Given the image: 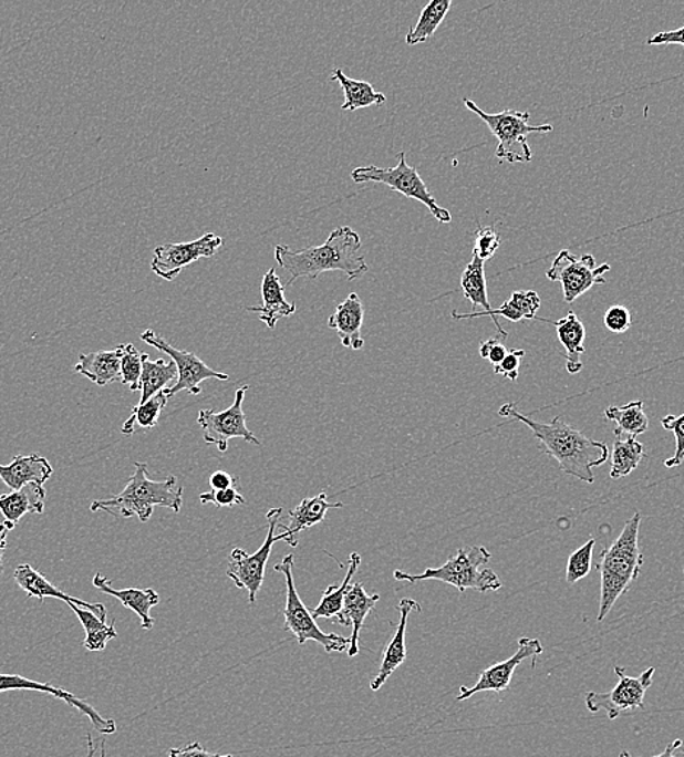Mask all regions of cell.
<instances>
[{
	"label": "cell",
	"instance_id": "cell-1",
	"mask_svg": "<svg viewBox=\"0 0 684 757\" xmlns=\"http://www.w3.org/2000/svg\"><path fill=\"white\" fill-rule=\"evenodd\" d=\"M498 414L502 418L526 424L540 442L543 454L557 460L562 473L582 483L593 484V469L609 459L610 452L604 442L587 437L584 433L571 427L561 415L555 417L551 423H539L519 413L516 404L502 405Z\"/></svg>",
	"mask_w": 684,
	"mask_h": 757
},
{
	"label": "cell",
	"instance_id": "cell-2",
	"mask_svg": "<svg viewBox=\"0 0 684 757\" xmlns=\"http://www.w3.org/2000/svg\"><path fill=\"white\" fill-rule=\"evenodd\" d=\"M276 261L289 272L288 286L307 277L315 280L327 271L344 272L346 279L355 280L366 274L369 266L362 252V238L350 226L332 230L327 242L294 251L288 245H277Z\"/></svg>",
	"mask_w": 684,
	"mask_h": 757
},
{
	"label": "cell",
	"instance_id": "cell-3",
	"mask_svg": "<svg viewBox=\"0 0 684 757\" xmlns=\"http://www.w3.org/2000/svg\"><path fill=\"white\" fill-rule=\"evenodd\" d=\"M184 500V488L178 486L177 477L166 478L165 481H154L149 477V469L143 462L134 464V474L128 479L126 488L108 500H95L91 511H105L113 516L131 519L136 516L142 523L149 521L155 507H166L179 514Z\"/></svg>",
	"mask_w": 684,
	"mask_h": 757
},
{
	"label": "cell",
	"instance_id": "cell-4",
	"mask_svg": "<svg viewBox=\"0 0 684 757\" xmlns=\"http://www.w3.org/2000/svg\"><path fill=\"white\" fill-rule=\"evenodd\" d=\"M640 528L641 514L636 511L626 521L621 537L600 553V562L595 567L602 575L599 622L604 621V618L616 604L618 599L630 590L633 581L641 574L644 556H642L640 548Z\"/></svg>",
	"mask_w": 684,
	"mask_h": 757
},
{
	"label": "cell",
	"instance_id": "cell-5",
	"mask_svg": "<svg viewBox=\"0 0 684 757\" xmlns=\"http://www.w3.org/2000/svg\"><path fill=\"white\" fill-rule=\"evenodd\" d=\"M491 552L484 547L460 548L455 556L438 568H425L422 574H408L396 570L394 577L397 581L415 584L419 581L436 580L450 584L453 588L465 593L474 589L479 593L497 592L502 588L500 577L491 568H483L491 561Z\"/></svg>",
	"mask_w": 684,
	"mask_h": 757
},
{
	"label": "cell",
	"instance_id": "cell-6",
	"mask_svg": "<svg viewBox=\"0 0 684 757\" xmlns=\"http://www.w3.org/2000/svg\"><path fill=\"white\" fill-rule=\"evenodd\" d=\"M465 107L473 111L497 137V158L501 163L527 164L533 159V154L527 137L533 133H549L553 131L551 124L531 126L530 114L521 111L506 110L501 113L489 114L480 110L473 100H464Z\"/></svg>",
	"mask_w": 684,
	"mask_h": 757
},
{
	"label": "cell",
	"instance_id": "cell-7",
	"mask_svg": "<svg viewBox=\"0 0 684 757\" xmlns=\"http://www.w3.org/2000/svg\"><path fill=\"white\" fill-rule=\"evenodd\" d=\"M294 557L289 553L280 564L276 566V571L281 572L286 580V606L284 630L290 631L298 640L300 645L307 644L308 641H315L321 644L327 653H346L350 649V639L336 634H325L318 626L315 618L312 616V611H309L307 604L302 602L296 589L294 583Z\"/></svg>",
	"mask_w": 684,
	"mask_h": 757
},
{
	"label": "cell",
	"instance_id": "cell-8",
	"mask_svg": "<svg viewBox=\"0 0 684 757\" xmlns=\"http://www.w3.org/2000/svg\"><path fill=\"white\" fill-rule=\"evenodd\" d=\"M351 179L357 184L377 183L401 193L402 196L423 203L433 215L434 219L441 224H450L452 216L445 207L438 206L436 197L429 191L418 170L408 164L405 152L397 155L395 168H381V166L369 165L360 166L351 170Z\"/></svg>",
	"mask_w": 684,
	"mask_h": 757
},
{
	"label": "cell",
	"instance_id": "cell-9",
	"mask_svg": "<svg viewBox=\"0 0 684 757\" xmlns=\"http://www.w3.org/2000/svg\"><path fill=\"white\" fill-rule=\"evenodd\" d=\"M619 677L618 685L610 692H587L585 706L590 713L604 711L610 722L621 717L622 713L631 709H645V694L653 685L655 667L646 668L638 677L626 675L625 668L614 667Z\"/></svg>",
	"mask_w": 684,
	"mask_h": 757
},
{
	"label": "cell",
	"instance_id": "cell-10",
	"mask_svg": "<svg viewBox=\"0 0 684 757\" xmlns=\"http://www.w3.org/2000/svg\"><path fill=\"white\" fill-rule=\"evenodd\" d=\"M283 515V509H271L267 514L268 533L266 541L257 552L249 553L243 549L235 548L230 552L228 574L229 579L234 581L238 589L247 590L249 603L256 604L258 593L266 579L267 562L270 560L272 545L276 543V529L279 526L280 517Z\"/></svg>",
	"mask_w": 684,
	"mask_h": 757
},
{
	"label": "cell",
	"instance_id": "cell-11",
	"mask_svg": "<svg viewBox=\"0 0 684 757\" xmlns=\"http://www.w3.org/2000/svg\"><path fill=\"white\" fill-rule=\"evenodd\" d=\"M249 391V385L238 387L235 392L234 404L221 413L213 409H201L198 413L197 423L201 427L203 437L207 445H215L220 454L228 452L229 442L232 438H242L247 443L260 446L261 442L253 436L247 427V417L243 413L245 395Z\"/></svg>",
	"mask_w": 684,
	"mask_h": 757
},
{
	"label": "cell",
	"instance_id": "cell-12",
	"mask_svg": "<svg viewBox=\"0 0 684 757\" xmlns=\"http://www.w3.org/2000/svg\"><path fill=\"white\" fill-rule=\"evenodd\" d=\"M608 271H610V266L598 267L593 256L577 257L568 249H562L555 258L547 277L549 280L562 284L566 303H574L593 286L605 284L603 276Z\"/></svg>",
	"mask_w": 684,
	"mask_h": 757
},
{
	"label": "cell",
	"instance_id": "cell-13",
	"mask_svg": "<svg viewBox=\"0 0 684 757\" xmlns=\"http://www.w3.org/2000/svg\"><path fill=\"white\" fill-rule=\"evenodd\" d=\"M141 339L145 341L146 344L152 345V348L159 350V352L168 354L170 360L177 364L178 381L175 382V385L165 390V394L168 398H173V396L182 391H187L189 395H200L201 383L207 381V378L229 381V376L226 375V373L213 371V369L207 366V364L194 353L175 349L174 345L166 343L162 336L156 334L154 330H146L141 335Z\"/></svg>",
	"mask_w": 684,
	"mask_h": 757
},
{
	"label": "cell",
	"instance_id": "cell-14",
	"mask_svg": "<svg viewBox=\"0 0 684 757\" xmlns=\"http://www.w3.org/2000/svg\"><path fill=\"white\" fill-rule=\"evenodd\" d=\"M224 243V238L209 232L189 242L159 245L155 248L154 258H152V271L160 279L173 281L185 267L191 266L201 258L215 257Z\"/></svg>",
	"mask_w": 684,
	"mask_h": 757
},
{
	"label": "cell",
	"instance_id": "cell-15",
	"mask_svg": "<svg viewBox=\"0 0 684 757\" xmlns=\"http://www.w3.org/2000/svg\"><path fill=\"white\" fill-rule=\"evenodd\" d=\"M543 653V645L536 639L519 640V649L511 655L510 659L504 660L501 663L493 664L491 667L485 668L480 673L478 682L473 687H460V694L457 695V701L469 699L470 696L479 694V692H501L507 691L511 685L512 676H515L516 668L527 659H535Z\"/></svg>",
	"mask_w": 684,
	"mask_h": 757
},
{
	"label": "cell",
	"instance_id": "cell-16",
	"mask_svg": "<svg viewBox=\"0 0 684 757\" xmlns=\"http://www.w3.org/2000/svg\"><path fill=\"white\" fill-rule=\"evenodd\" d=\"M9 691L43 692V694L53 696L55 699L64 701V703L71 705L72 708H75L83 715H86L96 732L101 734H114L117 732V724H115L114 719H105L104 717H101L99 711H96L94 706L85 703V701L81 698H77V696L73 695L72 692L62 689V687L50 685V683L31 681V678H27L21 675H2V673H0V694Z\"/></svg>",
	"mask_w": 684,
	"mask_h": 757
},
{
	"label": "cell",
	"instance_id": "cell-17",
	"mask_svg": "<svg viewBox=\"0 0 684 757\" xmlns=\"http://www.w3.org/2000/svg\"><path fill=\"white\" fill-rule=\"evenodd\" d=\"M540 307H542V302H540L539 294L533 292V290H526V292H512L510 300L504 302L500 308L491 309V311L487 313L478 311H474L473 313H460L453 311L452 318L453 320L460 321L489 317L494 321V324H496L498 334H500L501 339H507L508 332L502 330L500 321H498V317L506 318V320L511 322H519L524 320H539L547 322V320H543V318L536 317V313H538Z\"/></svg>",
	"mask_w": 684,
	"mask_h": 757
},
{
	"label": "cell",
	"instance_id": "cell-18",
	"mask_svg": "<svg viewBox=\"0 0 684 757\" xmlns=\"http://www.w3.org/2000/svg\"><path fill=\"white\" fill-rule=\"evenodd\" d=\"M13 580L18 584V588L24 592L28 598H37L40 603L43 604L45 599L53 598L63 600L66 604H76V606L87 609V611L94 612L96 616L101 620L106 621V609L103 603L92 604L85 602V600L73 598V595L62 592L55 588L53 583H50L43 574L35 571L30 564H20L15 568L13 572Z\"/></svg>",
	"mask_w": 684,
	"mask_h": 757
},
{
	"label": "cell",
	"instance_id": "cell-19",
	"mask_svg": "<svg viewBox=\"0 0 684 757\" xmlns=\"http://www.w3.org/2000/svg\"><path fill=\"white\" fill-rule=\"evenodd\" d=\"M400 623H397L394 639L387 643L381 667H379L377 675L370 682V689L377 692L385 685L387 678L394 675L397 667L404 664L406 660V625H408V618L413 612H422V604L415 602L414 599L405 598L401 600L400 606Z\"/></svg>",
	"mask_w": 684,
	"mask_h": 757
},
{
	"label": "cell",
	"instance_id": "cell-20",
	"mask_svg": "<svg viewBox=\"0 0 684 757\" xmlns=\"http://www.w3.org/2000/svg\"><path fill=\"white\" fill-rule=\"evenodd\" d=\"M342 507H344L342 502L328 501L327 492H321L319 496L311 498H303L300 505L290 511L289 525L286 526L283 532L276 535V542L284 541L291 548L298 547L299 533L322 523L328 511L342 509Z\"/></svg>",
	"mask_w": 684,
	"mask_h": 757
},
{
	"label": "cell",
	"instance_id": "cell-21",
	"mask_svg": "<svg viewBox=\"0 0 684 757\" xmlns=\"http://www.w3.org/2000/svg\"><path fill=\"white\" fill-rule=\"evenodd\" d=\"M381 595L369 594L362 583L350 585L344 600V608L336 615L334 622L342 626H353V634L350 636V649L346 651L349 657L359 654L360 631L363 630L364 621L369 613L376 606Z\"/></svg>",
	"mask_w": 684,
	"mask_h": 757
},
{
	"label": "cell",
	"instance_id": "cell-22",
	"mask_svg": "<svg viewBox=\"0 0 684 757\" xmlns=\"http://www.w3.org/2000/svg\"><path fill=\"white\" fill-rule=\"evenodd\" d=\"M45 509V489L39 484H27L17 491L0 496V521L9 530L15 529L18 521L27 514L43 515Z\"/></svg>",
	"mask_w": 684,
	"mask_h": 757
},
{
	"label": "cell",
	"instance_id": "cell-23",
	"mask_svg": "<svg viewBox=\"0 0 684 757\" xmlns=\"http://www.w3.org/2000/svg\"><path fill=\"white\" fill-rule=\"evenodd\" d=\"M364 322V308L357 293H350L344 302L339 304L334 315L328 320V326L336 331L341 344L346 349L362 350L364 339L362 326Z\"/></svg>",
	"mask_w": 684,
	"mask_h": 757
},
{
	"label": "cell",
	"instance_id": "cell-24",
	"mask_svg": "<svg viewBox=\"0 0 684 757\" xmlns=\"http://www.w3.org/2000/svg\"><path fill=\"white\" fill-rule=\"evenodd\" d=\"M53 475V466L41 455H18L11 464L0 465V479L12 491L27 484L44 486Z\"/></svg>",
	"mask_w": 684,
	"mask_h": 757
},
{
	"label": "cell",
	"instance_id": "cell-25",
	"mask_svg": "<svg viewBox=\"0 0 684 757\" xmlns=\"http://www.w3.org/2000/svg\"><path fill=\"white\" fill-rule=\"evenodd\" d=\"M284 289L286 286L281 283L276 270H268L267 274L262 277L261 307H251L247 311L257 313L263 324L270 328V330H274L277 322L281 318L291 317L296 312V304L286 299Z\"/></svg>",
	"mask_w": 684,
	"mask_h": 757
},
{
	"label": "cell",
	"instance_id": "cell-26",
	"mask_svg": "<svg viewBox=\"0 0 684 757\" xmlns=\"http://www.w3.org/2000/svg\"><path fill=\"white\" fill-rule=\"evenodd\" d=\"M94 588L105 594L118 599L124 608L131 609L142 621L143 630L149 631L155 625L154 618L151 616L152 608L159 604V594L154 589H123L117 590L111 585L110 580L103 574H96L92 580Z\"/></svg>",
	"mask_w": 684,
	"mask_h": 757
},
{
	"label": "cell",
	"instance_id": "cell-27",
	"mask_svg": "<svg viewBox=\"0 0 684 757\" xmlns=\"http://www.w3.org/2000/svg\"><path fill=\"white\" fill-rule=\"evenodd\" d=\"M122 345L113 350L81 354L75 371L99 386L122 381Z\"/></svg>",
	"mask_w": 684,
	"mask_h": 757
},
{
	"label": "cell",
	"instance_id": "cell-28",
	"mask_svg": "<svg viewBox=\"0 0 684 757\" xmlns=\"http://www.w3.org/2000/svg\"><path fill=\"white\" fill-rule=\"evenodd\" d=\"M552 324L557 328L559 341L567 350V371L570 375H577L582 371L581 355L585 353V326L574 312L568 313L566 318Z\"/></svg>",
	"mask_w": 684,
	"mask_h": 757
},
{
	"label": "cell",
	"instance_id": "cell-29",
	"mask_svg": "<svg viewBox=\"0 0 684 757\" xmlns=\"http://www.w3.org/2000/svg\"><path fill=\"white\" fill-rule=\"evenodd\" d=\"M174 381H178V369L173 360L165 362L164 359H159L152 362L149 354H143L142 396L138 404H145L159 392L168 390L169 383Z\"/></svg>",
	"mask_w": 684,
	"mask_h": 757
},
{
	"label": "cell",
	"instance_id": "cell-30",
	"mask_svg": "<svg viewBox=\"0 0 684 757\" xmlns=\"http://www.w3.org/2000/svg\"><path fill=\"white\" fill-rule=\"evenodd\" d=\"M332 81L339 82L344 92L345 101L342 104L344 111H357L386 103V95L374 90L372 83L366 81L351 80L341 69H334Z\"/></svg>",
	"mask_w": 684,
	"mask_h": 757
},
{
	"label": "cell",
	"instance_id": "cell-31",
	"mask_svg": "<svg viewBox=\"0 0 684 757\" xmlns=\"http://www.w3.org/2000/svg\"><path fill=\"white\" fill-rule=\"evenodd\" d=\"M360 564H362V557H360V553H351L349 570H346L344 581H342V584L340 585L332 584L325 590L321 602H319L318 606L312 611V616L315 618V620H318V618H325V620L331 621L335 620L336 615L342 611V608H344L346 592H349L350 585L353 584L351 583V580H353Z\"/></svg>",
	"mask_w": 684,
	"mask_h": 757
},
{
	"label": "cell",
	"instance_id": "cell-32",
	"mask_svg": "<svg viewBox=\"0 0 684 757\" xmlns=\"http://www.w3.org/2000/svg\"><path fill=\"white\" fill-rule=\"evenodd\" d=\"M604 415L610 422L616 423L618 427L614 431L616 437H621L622 434L635 437L649 431L650 422L642 401H632L623 406H608Z\"/></svg>",
	"mask_w": 684,
	"mask_h": 757
},
{
	"label": "cell",
	"instance_id": "cell-33",
	"mask_svg": "<svg viewBox=\"0 0 684 757\" xmlns=\"http://www.w3.org/2000/svg\"><path fill=\"white\" fill-rule=\"evenodd\" d=\"M452 8V0H432L423 9L417 24L411 28L408 35H406V44L414 48V45L427 43L429 39L441 27L443 20L447 17Z\"/></svg>",
	"mask_w": 684,
	"mask_h": 757
},
{
	"label": "cell",
	"instance_id": "cell-34",
	"mask_svg": "<svg viewBox=\"0 0 684 757\" xmlns=\"http://www.w3.org/2000/svg\"><path fill=\"white\" fill-rule=\"evenodd\" d=\"M68 606L76 613L77 620L85 628L86 639L83 641V647L87 651L101 653V651L106 649L108 641L118 635L114 622L111 625H106V621L101 620L100 616H96L94 612L87 611V609L76 606L73 603L68 604Z\"/></svg>",
	"mask_w": 684,
	"mask_h": 757
},
{
	"label": "cell",
	"instance_id": "cell-35",
	"mask_svg": "<svg viewBox=\"0 0 684 757\" xmlns=\"http://www.w3.org/2000/svg\"><path fill=\"white\" fill-rule=\"evenodd\" d=\"M462 290L465 298L473 303L474 308H483L480 312L491 311V303L488 299L487 279H485V261L474 256L473 261L466 266L460 280Z\"/></svg>",
	"mask_w": 684,
	"mask_h": 757
},
{
	"label": "cell",
	"instance_id": "cell-36",
	"mask_svg": "<svg viewBox=\"0 0 684 757\" xmlns=\"http://www.w3.org/2000/svg\"><path fill=\"white\" fill-rule=\"evenodd\" d=\"M610 456H612L610 478L621 479L628 477L632 470L640 466L645 456L644 446L635 437L630 436L625 440L618 437L613 445V454Z\"/></svg>",
	"mask_w": 684,
	"mask_h": 757
},
{
	"label": "cell",
	"instance_id": "cell-37",
	"mask_svg": "<svg viewBox=\"0 0 684 757\" xmlns=\"http://www.w3.org/2000/svg\"><path fill=\"white\" fill-rule=\"evenodd\" d=\"M168 396H166L165 391L156 394L154 398H151L145 404H137L132 408V417L124 423L122 433L126 436H132L134 433V426L145 428V431H151V428L156 427L159 422L162 409L168 404Z\"/></svg>",
	"mask_w": 684,
	"mask_h": 757
},
{
	"label": "cell",
	"instance_id": "cell-38",
	"mask_svg": "<svg viewBox=\"0 0 684 757\" xmlns=\"http://www.w3.org/2000/svg\"><path fill=\"white\" fill-rule=\"evenodd\" d=\"M595 547V539H590L576 552L571 553L567 567V583L576 584L584 577L590 574L591 560H593V551Z\"/></svg>",
	"mask_w": 684,
	"mask_h": 757
},
{
	"label": "cell",
	"instance_id": "cell-39",
	"mask_svg": "<svg viewBox=\"0 0 684 757\" xmlns=\"http://www.w3.org/2000/svg\"><path fill=\"white\" fill-rule=\"evenodd\" d=\"M122 350V383L133 392L141 391L143 354L133 344H123Z\"/></svg>",
	"mask_w": 684,
	"mask_h": 757
},
{
	"label": "cell",
	"instance_id": "cell-40",
	"mask_svg": "<svg viewBox=\"0 0 684 757\" xmlns=\"http://www.w3.org/2000/svg\"><path fill=\"white\" fill-rule=\"evenodd\" d=\"M501 238L493 226H479L475 232L474 256L480 258L483 261L491 260L498 248H500Z\"/></svg>",
	"mask_w": 684,
	"mask_h": 757
},
{
	"label": "cell",
	"instance_id": "cell-41",
	"mask_svg": "<svg viewBox=\"0 0 684 757\" xmlns=\"http://www.w3.org/2000/svg\"><path fill=\"white\" fill-rule=\"evenodd\" d=\"M664 431L672 432L676 437V452L672 458L664 462L665 468H676L681 466L684 460V414L667 415L661 419Z\"/></svg>",
	"mask_w": 684,
	"mask_h": 757
},
{
	"label": "cell",
	"instance_id": "cell-42",
	"mask_svg": "<svg viewBox=\"0 0 684 757\" xmlns=\"http://www.w3.org/2000/svg\"><path fill=\"white\" fill-rule=\"evenodd\" d=\"M200 501L203 505H215L216 507H235L243 506L245 498L242 494L238 491V488L220 489V491H215L211 489L209 492H203L200 496Z\"/></svg>",
	"mask_w": 684,
	"mask_h": 757
},
{
	"label": "cell",
	"instance_id": "cell-43",
	"mask_svg": "<svg viewBox=\"0 0 684 757\" xmlns=\"http://www.w3.org/2000/svg\"><path fill=\"white\" fill-rule=\"evenodd\" d=\"M603 322L604 326L610 332H613V334H623V332L630 330L632 324L630 309L623 307V304H614L604 313Z\"/></svg>",
	"mask_w": 684,
	"mask_h": 757
},
{
	"label": "cell",
	"instance_id": "cell-44",
	"mask_svg": "<svg viewBox=\"0 0 684 757\" xmlns=\"http://www.w3.org/2000/svg\"><path fill=\"white\" fill-rule=\"evenodd\" d=\"M525 355V350H508L506 359L500 364H497V366H494V373L508 378V381L516 382L519 378L520 363Z\"/></svg>",
	"mask_w": 684,
	"mask_h": 757
},
{
	"label": "cell",
	"instance_id": "cell-45",
	"mask_svg": "<svg viewBox=\"0 0 684 757\" xmlns=\"http://www.w3.org/2000/svg\"><path fill=\"white\" fill-rule=\"evenodd\" d=\"M501 336H494V339H489L484 341V343H480V357L488 360V362L494 364V366L500 364L508 354V350L506 345L501 343Z\"/></svg>",
	"mask_w": 684,
	"mask_h": 757
},
{
	"label": "cell",
	"instance_id": "cell-46",
	"mask_svg": "<svg viewBox=\"0 0 684 757\" xmlns=\"http://www.w3.org/2000/svg\"><path fill=\"white\" fill-rule=\"evenodd\" d=\"M168 757H235L234 755H220L211 754L207 751L205 747L198 742L191 743V745L182 747V749H170L168 751Z\"/></svg>",
	"mask_w": 684,
	"mask_h": 757
},
{
	"label": "cell",
	"instance_id": "cell-47",
	"mask_svg": "<svg viewBox=\"0 0 684 757\" xmlns=\"http://www.w3.org/2000/svg\"><path fill=\"white\" fill-rule=\"evenodd\" d=\"M649 45H663V44H682L684 48V27L678 28L674 31L659 32L646 40Z\"/></svg>",
	"mask_w": 684,
	"mask_h": 757
},
{
	"label": "cell",
	"instance_id": "cell-48",
	"mask_svg": "<svg viewBox=\"0 0 684 757\" xmlns=\"http://www.w3.org/2000/svg\"><path fill=\"white\" fill-rule=\"evenodd\" d=\"M238 479L225 470H216L210 477V487L215 491H220V489H229L237 487Z\"/></svg>",
	"mask_w": 684,
	"mask_h": 757
},
{
	"label": "cell",
	"instance_id": "cell-49",
	"mask_svg": "<svg viewBox=\"0 0 684 757\" xmlns=\"http://www.w3.org/2000/svg\"><path fill=\"white\" fill-rule=\"evenodd\" d=\"M683 740L681 738H676V740L670 743L667 747H665L663 754H660L657 756L653 757H684V747H683ZM618 757H635L630 754L628 750H623L621 755Z\"/></svg>",
	"mask_w": 684,
	"mask_h": 757
},
{
	"label": "cell",
	"instance_id": "cell-50",
	"mask_svg": "<svg viewBox=\"0 0 684 757\" xmlns=\"http://www.w3.org/2000/svg\"><path fill=\"white\" fill-rule=\"evenodd\" d=\"M9 532H11V530H9L8 526L0 521V574H2L4 570L3 557L4 552H7Z\"/></svg>",
	"mask_w": 684,
	"mask_h": 757
},
{
	"label": "cell",
	"instance_id": "cell-51",
	"mask_svg": "<svg viewBox=\"0 0 684 757\" xmlns=\"http://www.w3.org/2000/svg\"><path fill=\"white\" fill-rule=\"evenodd\" d=\"M86 740H87V755H86V757H94L95 751H96V746H95V742L92 740L91 734H87ZM101 757H106L105 742L101 743Z\"/></svg>",
	"mask_w": 684,
	"mask_h": 757
},
{
	"label": "cell",
	"instance_id": "cell-52",
	"mask_svg": "<svg viewBox=\"0 0 684 757\" xmlns=\"http://www.w3.org/2000/svg\"><path fill=\"white\" fill-rule=\"evenodd\" d=\"M683 574H684V568H683Z\"/></svg>",
	"mask_w": 684,
	"mask_h": 757
}]
</instances>
